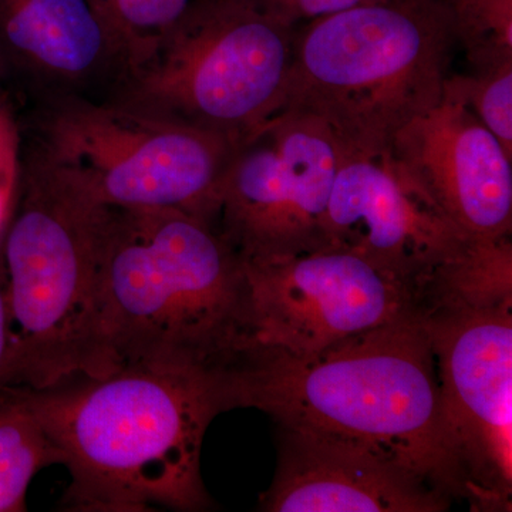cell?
Returning <instances> with one entry per match:
<instances>
[{
	"mask_svg": "<svg viewBox=\"0 0 512 512\" xmlns=\"http://www.w3.org/2000/svg\"><path fill=\"white\" fill-rule=\"evenodd\" d=\"M458 46L440 0H383L295 30L282 110L325 123L340 150L380 153L436 106Z\"/></svg>",
	"mask_w": 512,
	"mask_h": 512,
	"instance_id": "cell-4",
	"label": "cell"
},
{
	"mask_svg": "<svg viewBox=\"0 0 512 512\" xmlns=\"http://www.w3.org/2000/svg\"><path fill=\"white\" fill-rule=\"evenodd\" d=\"M444 92L463 101L512 157V60L483 72L448 76Z\"/></svg>",
	"mask_w": 512,
	"mask_h": 512,
	"instance_id": "cell-19",
	"label": "cell"
},
{
	"mask_svg": "<svg viewBox=\"0 0 512 512\" xmlns=\"http://www.w3.org/2000/svg\"><path fill=\"white\" fill-rule=\"evenodd\" d=\"M295 30L252 0H194L121 103L239 146L284 106Z\"/></svg>",
	"mask_w": 512,
	"mask_h": 512,
	"instance_id": "cell-6",
	"label": "cell"
},
{
	"mask_svg": "<svg viewBox=\"0 0 512 512\" xmlns=\"http://www.w3.org/2000/svg\"><path fill=\"white\" fill-rule=\"evenodd\" d=\"M451 9L474 72L512 60V0H463Z\"/></svg>",
	"mask_w": 512,
	"mask_h": 512,
	"instance_id": "cell-18",
	"label": "cell"
},
{
	"mask_svg": "<svg viewBox=\"0 0 512 512\" xmlns=\"http://www.w3.org/2000/svg\"><path fill=\"white\" fill-rule=\"evenodd\" d=\"M222 367L121 366L42 390L22 387L62 454V505L80 512L207 511L201 450L227 412Z\"/></svg>",
	"mask_w": 512,
	"mask_h": 512,
	"instance_id": "cell-2",
	"label": "cell"
},
{
	"mask_svg": "<svg viewBox=\"0 0 512 512\" xmlns=\"http://www.w3.org/2000/svg\"><path fill=\"white\" fill-rule=\"evenodd\" d=\"M237 147L128 104L70 99L46 114L32 154L101 207L173 208L215 224Z\"/></svg>",
	"mask_w": 512,
	"mask_h": 512,
	"instance_id": "cell-7",
	"label": "cell"
},
{
	"mask_svg": "<svg viewBox=\"0 0 512 512\" xmlns=\"http://www.w3.org/2000/svg\"><path fill=\"white\" fill-rule=\"evenodd\" d=\"M23 161L20 128L0 89V245L18 202Z\"/></svg>",
	"mask_w": 512,
	"mask_h": 512,
	"instance_id": "cell-20",
	"label": "cell"
},
{
	"mask_svg": "<svg viewBox=\"0 0 512 512\" xmlns=\"http://www.w3.org/2000/svg\"><path fill=\"white\" fill-rule=\"evenodd\" d=\"M221 379L227 412L261 410L282 429L375 447L471 503L420 306L313 355L239 353Z\"/></svg>",
	"mask_w": 512,
	"mask_h": 512,
	"instance_id": "cell-1",
	"label": "cell"
},
{
	"mask_svg": "<svg viewBox=\"0 0 512 512\" xmlns=\"http://www.w3.org/2000/svg\"><path fill=\"white\" fill-rule=\"evenodd\" d=\"M268 15L296 29L342 10L383 0H252Z\"/></svg>",
	"mask_w": 512,
	"mask_h": 512,
	"instance_id": "cell-21",
	"label": "cell"
},
{
	"mask_svg": "<svg viewBox=\"0 0 512 512\" xmlns=\"http://www.w3.org/2000/svg\"><path fill=\"white\" fill-rule=\"evenodd\" d=\"M0 60L33 76L76 83L120 66L90 0H0Z\"/></svg>",
	"mask_w": 512,
	"mask_h": 512,
	"instance_id": "cell-14",
	"label": "cell"
},
{
	"mask_svg": "<svg viewBox=\"0 0 512 512\" xmlns=\"http://www.w3.org/2000/svg\"><path fill=\"white\" fill-rule=\"evenodd\" d=\"M10 340V318L8 299H6L5 269H3L2 254H0V387L5 382L6 369H8Z\"/></svg>",
	"mask_w": 512,
	"mask_h": 512,
	"instance_id": "cell-22",
	"label": "cell"
},
{
	"mask_svg": "<svg viewBox=\"0 0 512 512\" xmlns=\"http://www.w3.org/2000/svg\"><path fill=\"white\" fill-rule=\"evenodd\" d=\"M440 2L446 3V5L450 6V8H454V6L463 2V0H440Z\"/></svg>",
	"mask_w": 512,
	"mask_h": 512,
	"instance_id": "cell-23",
	"label": "cell"
},
{
	"mask_svg": "<svg viewBox=\"0 0 512 512\" xmlns=\"http://www.w3.org/2000/svg\"><path fill=\"white\" fill-rule=\"evenodd\" d=\"M62 464L22 387H0V512H23L29 485L43 468Z\"/></svg>",
	"mask_w": 512,
	"mask_h": 512,
	"instance_id": "cell-15",
	"label": "cell"
},
{
	"mask_svg": "<svg viewBox=\"0 0 512 512\" xmlns=\"http://www.w3.org/2000/svg\"><path fill=\"white\" fill-rule=\"evenodd\" d=\"M104 210L33 154L23 161L0 245L12 332L3 386L42 390L116 370L100 319Z\"/></svg>",
	"mask_w": 512,
	"mask_h": 512,
	"instance_id": "cell-5",
	"label": "cell"
},
{
	"mask_svg": "<svg viewBox=\"0 0 512 512\" xmlns=\"http://www.w3.org/2000/svg\"><path fill=\"white\" fill-rule=\"evenodd\" d=\"M511 308L420 306L471 504L483 510H507L511 505Z\"/></svg>",
	"mask_w": 512,
	"mask_h": 512,
	"instance_id": "cell-10",
	"label": "cell"
},
{
	"mask_svg": "<svg viewBox=\"0 0 512 512\" xmlns=\"http://www.w3.org/2000/svg\"><path fill=\"white\" fill-rule=\"evenodd\" d=\"M3 72H5V67H3L2 60H0V89H2Z\"/></svg>",
	"mask_w": 512,
	"mask_h": 512,
	"instance_id": "cell-24",
	"label": "cell"
},
{
	"mask_svg": "<svg viewBox=\"0 0 512 512\" xmlns=\"http://www.w3.org/2000/svg\"><path fill=\"white\" fill-rule=\"evenodd\" d=\"M99 299L114 369L224 367L244 340V262L214 222L190 212L106 207Z\"/></svg>",
	"mask_w": 512,
	"mask_h": 512,
	"instance_id": "cell-3",
	"label": "cell"
},
{
	"mask_svg": "<svg viewBox=\"0 0 512 512\" xmlns=\"http://www.w3.org/2000/svg\"><path fill=\"white\" fill-rule=\"evenodd\" d=\"M389 151L468 238L511 237L512 157L463 101L443 90Z\"/></svg>",
	"mask_w": 512,
	"mask_h": 512,
	"instance_id": "cell-12",
	"label": "cell"
},
{
	"mask_svg": "<svg viewBox=\"0 0 512 512\" xmlns=\"http://www.w3.org/2000/svg\"><path fill=\"white\" fill-rule=\"evenodd\" d=\"M417 305L457 303L471 308L512 305L511 237L471 239L467 248L421 289Z\"/></svg>",
	"mask_w": 512,
	"mask_h": 512,
	"instance_id": "cell-16",
	"label": "cell"
},
{
	"mask_svg": "<svg viewBox=\"0 0 512 512\" xmlns=\"http://www.w3.org/2000/svg\"><path fill=\"white\" fill-rule=\"evenodd\" d=\"M119 52L121 72H137L194 0H90Z\"/></svg>",
	"mask_w": 512,
	"mask_h": 512,
	"instance_id": "cell-17",
	"label": "cell"
},
{
	"mask_svg": "<svg viewBox=\"0 0 512 512\" xmlns=\"http://www.w3.org/2000/svg\"><path fill=\"white\" fill-rule=\"evenodd\" d=\"M242 262L247 322L238 355H313L416 305L406 286L343 249Z\"/></svg>",
	"mask_w": 512,
	"mask_h": 512,
	"instance_id": "cell-9",
	"label": "cell"
},
{
	"mask_svg": "<svg viewBox=\"0 0 512 512\" xmlns=\"http://www.w3.org/2000/svg\"><path fill=\"white\" fill-rule=\"evenodd\" d=\"M340 154L325 123L279 111L235 150L215 225L242 259L328 248L326 217Z\"/></svg>",
	"mask_w": 512,
	"mask_h": 512,
	"instance_id": "cell-8",
	"label": "cell"
},
{
	"mask_svg": "<svg viewBox=\"0 0 512 512\" xmlns=\"http://www.w3.org/2000/svg\"><path fill=\"white\" fill-rule=\"evenodd\" d=\"M470 241L389 150H342L326 217L328 247L369 262L416 301Z\"/></svg>",
	"mask_w": 512,
	"mask_h": 512,
	"instance_id": "cell-11",
	"label": "cell"
},
{
	"mask_svg": "<svg viewBox=\"0 0 512 512\" xmlns=\"http://www.w3.org/2000/svg\"><path fill=\"white\" fill-rule=\"evenodd\" d=\"M451 498L412 467L372 446L282 429L265 512H443Z\"/></svg>",
	"mask_w": 512,
	"mask_h": 512,
	"instance_id": "cell-13",
	"label": "cell"
}]
</instances>
